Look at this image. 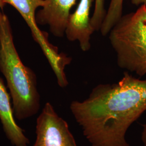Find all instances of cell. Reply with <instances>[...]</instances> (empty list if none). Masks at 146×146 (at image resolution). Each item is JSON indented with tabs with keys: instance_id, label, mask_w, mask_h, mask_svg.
I'll return each mask as SVG.
<instances>
[{
	"instance_id": "13",
	"label": "cell",
	"mask_w": 146,
	"mask_h": 146,
	"mask_svg": "<svg viewBox=\"0 0 146 146\" xmlns=\"http://www.w3.org/2000/svg\"><path fill=\"white\" fill-rule=\"evenodd\" d=\"M5 5H6V3L3 0H0V17L1 16L2 13H3L2 11L3 8V7L5 6Z\"/></svg>"
},
{
	"instance_id": "1",
	"label": "cell",
	"mask_w": 146,
	"mask_h": 146,
	"mask_svg": "<svg viewBox=\"0 0 146 146\" xmlns=\"http://www.w3.org/2000/svg\"><path fill=\"white\" fill-rule=\"evenodd\" d=\"M70 109L92 146H129L126 132L146 110V80L125 72L119 82L96 86Z\"/></svg>"
},
{
	"instance_id": "5",
	"label": "cell",
	"mask_w": 146,
	"mask_h": 146,
	"mask_svg": "<svg viewBox=\"0 0 146 146\" xmlns=\"http://www.w3.org/2000/svg\"><path fill=\"white\" fill-rule=\"evenodd\" d=\"M36 133L33 146H78L67 122L49 102L44 105L37 119Z\"/></svg>"
},
{
	"instance_id": "4",
	"label": "cell",
	"mask_w": 146,
	"mask_h": 146,
	"mask_svg": "<svg viewBox=\"0 0 146 146\" xmlns=\"http://www.w3.org/2000/svg\"><path fill=\"white\" fill-rule=\"evenodd\" d=\"M6 4L15 8L26 21L31 31L34 41L40 46L43 54L55 74L58 84L61 87H66L68 84L64 69L69 64L72 58L66 54L59 53L58 48L50 43L48 34L41 31L36 20V11L38 7L44 5V0H3Z\"/></svg>"
},
{
	"instance_id": "3",
	"label": "cell",
	"mask_w": 146,
	"mask_h": 146,
	"mask_svg": "<svg viewBox=\"0 0 146 146\" xmlns=\"http://www.w3.org/2000/svg\"><path fill=\"white\" fill-rule=\"evenodd\" d=\"M108 34L119 67L140 77L146 75L145 6L122 15Z\"/></svg>"
},
{
	"instance_id": "6",
	"label": "cell",
	"mask_w": 146,
	"mask_h": 146,
	"mask_svg": "<svg viewBox=\"0 0 146 146\" xmlns=\"http://www.w3.org/2000/svg\"><path fill=\"white\" fill-rule=\"evenodd\" d=\"M44 5L36 14L37 23L48 26L54 36L62 37L65 34L70 11L76 0H44Z\"/></svg>"
},
{
	"instance_id": "10",
	"label": "cell",
	"mask_w": 146,
	"mask_h": 146,
	"mask_svg": "<svg viewBox=\"0 0 146 146\" xmlns=\"http://www.w3.org/2000/svg\"><path fill=\"white\" fill-rule=\"evenodd\" d=\"M105 0H95V8L90 23L95 31H99L107 14L105 9Z\"/></svg>"
},
{
	"instance_id": "2",
	"label": "cell",
	"mask_w": 146,
	"mask_h": 146,
	"mask_svg": "<svg viewBox=\"0 0 146 146\" xmlns=\"http://www.w3.org/2000/svg\"><path fill=\"white\" fill-rule=\"evenodd\" d=\"M0 71L13 100L14 115L23 120L36 114L40 107L36 74L21 61L16 49L8 16L0 17Z\"/></svg>"
},
{
	"instance_id": "11",
	"label": "cell",
	"mask_w": 146,
	"mask_h": 146,
	"mask_svg": "<svg viewBox=\"0 0 146 146\" xmlns=\"http://www.w3.org/2000/svg\"><path fill=\"white\" fill-rule=\"evenodd\" d=\"M131 2L134 5H144L146 8V0H131Z\"/></svg>"
},
{
	"instance_id": "9",
	"label": "cell",
	"mask_w": 146,
	"mask_h": 146,
	"mask_svg": "<svg viewBox=\"0 0 146 146\" xmlns=\"http://www.w3.org/2000/svg\"><path fill=\"white\" fill-rule=\"evenodd\" d=\"M123 0H111L110 6L100 29L101 34L106 36L122 16Z\"/></svg>"
},
{
	"instance_id": "12",
	"label": "cell",
	"mask_w": 146,
	"mask_h": 146,
	"mask_svg": "<svg viewBox=\"0 0 146 146\" xmlns=\"http://www.w3.org/2000/svg\"><path fill=\"white\" fill-rule=\"evenodd\" d=\"M142 140L144 146H146V124L143 125V131L142 133Z\"/></svg>"
},
{
	"instance_id": "7",
	"label": "cell",
	"mask_w": 146,
	"mask_h": 146,
	"mask_svg": "<svg viewBox=\"0 0 146 146\" xmlns=\"http://www.w3.org/2000/svg\"><path fill=\"white\" fill-rule=\"evenodd\" d=\"M95 0H80L75 11L71 14L65 32L69 41H78L81 50L87 52L91 48L90 37L95 29L90 18V9Z\"/></svg>"
},
{
	"instance_id": "8",
	"label": "cell",
	"mask_w": 146,
	"mask_h": 146,
	"mask_svg": "<svg viewBox=\"0 0 146 146\" xmlns=\"http://www.w3.org/2000/svg\"><path fill=\"white\" fill-rule=\"evenodd\" d=\"M14 117L10 95L8 93L3 79L0 78V120L3 131L13 145L27 146L29 140L22 128L16 123Z\"/></svg>"
}]
</instances>
